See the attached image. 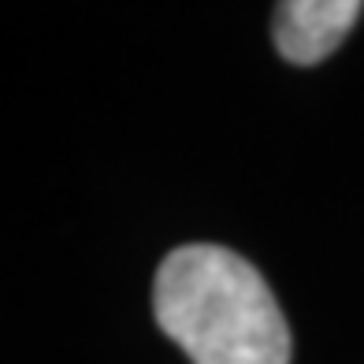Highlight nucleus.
<instances>
[{"mask_svg":"<svg viewBox=\"0 0 364 364\" xmlns=\"http://www.w3.org/2000/svg\"><path fill=\"white\" fill-rule=\"evenodd\" d=\"M153 312L193 364H290V327L272 287L223 245H178L153 279Z\"/></svg>","mask_w":364,"mask_h":364,"instance_id":"obj_1","label":"nucleus"},{"mask_svg":"<svg viewBox=\"0 0 364 364\" xmlns=\"http://www.w3.org/2000/svg\"><path fill=\"white\" fill-rule=\"evenodd\" d=\"M360 11L364 4L357 0H283L272 19L279 56L297 68H312V63L327 60L331 53H338Z\"/></svg>","mask_w":364,"mask_h":364,"instance_id":"obj_2","label":"nucleus"}]
</instances>
